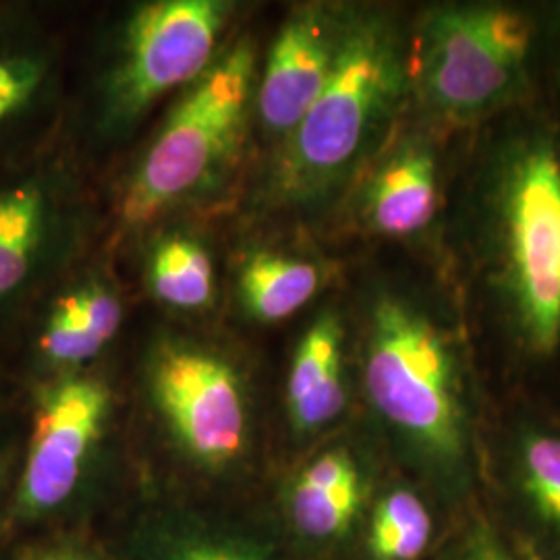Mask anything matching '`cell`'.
Returning a JSON list of instances; mask_svg holds the SVG:
<instances>
[{
  "label": "cell",
  "mask_w": 560,
  "mask_h": 560,
  "mask_svg": "<svg viewBox=\"0 0 560 560\" xmlns=\"http://www.w3.org/2000/svg\"><path fill=\"white\" fill-rule=\"evenodd\" d=\"M65 295L102 349L115 339L122 322V303L113 289L101 280H90Z\"/></svg>",
  "instance_id": "obj_22"
},
{
  "label": "cell",
  "mask_w": 560,
  "mask_h": 560,
  "mask_svg": "<svg viewBox=\"0 0 560 560\" xmlns=\"http://www.w3.org/2000/svg\"><path fill=\"white\" fill-rule=\"evenodd\" d=\"M148 388L180 451L208 469L241 459L249 439L247 399L229 361L189 342H164L148 368Z\"/></svg>",
  "instance_id": "obj_9"
},
{
  "label": "cell",
  "mask_w": 560,
  "mask_h": 560,
  "mask_svg": "<svg viewBox=\"0 0 560 560\" xmlns=\"http://www.w3.org/2000/svg\"><path fill=\"white\" fill-rule=\"evenodd\" d=\"M432 560H527L504 538L481 501L448 523Z\"/></svg>",
  "instance_id": "obj_20"
},
{
  "label": "cell",
  "mask_w": 560,
  "mask_h": 560,
  "mask_svg": "<svg viewBox=\"0 0 560 560\" xmlns=\"http://www.w3.org/2000/svg\"><path fill=\"white\" fill-rule=\"evenodd\" d=\"M59 229V196L44 173L0 177V305L38 279Z\"/></svg>",
  "instance_id": "obj_14"
},
{
  "label": "cell",
  "mask_w": 560,
  "mask_h": 560,
  "mask_svg": "<svg viewBox=\"0 0 560 560\" xmlns=\"http://www.w3.org/2000/svg\"><path fill=\"white\" fill-rule=\"evenodd\" d=\"M544 18V60L557 80L560 92V0L541 4Z\"/></svg>",
  "instance_id": "obj_23"
},
{
  "label": "cell",
  "mask_w": 560,
  "mask_h": 560,
  "mask_svg": "<svg viewBox=\"0 0 560 560\" xmlns=\"http://www.w3.org/2000/svg\"><path fill=\"white\" fill-rule=\"evenodd\" d=\"M254 83L256 52L240 38L185 88L127 180L120 201L125 226H145L219 175L240 148Z\"/></svg>",
  "instance_id": "obj_5"
},
{
  "label": "cell",
  "mask_w": 560,
  "mask_h": 560,
  "mask_svg": "<svg viewBox=\"0 0 560 560\" xmlns=\"http://www.w3.org/2000/svg\"><path fill=\"white\" fill-rule=\"evenodd\" d=\"M108 416L110 390L98 378L65 376L42 390L18 488L21 515H48L73 497Z\"/></svg>",
  "instance_id": "obj_10"
},
{
  "label": "cell",
  "mask_w": 560,
  "mask_h": 560,
  "mask_svg": "<svg viewBox=\"0 0 560 560\" xmlns=\"http://www.w3.org/2000/svg\"><path fill=\"white\" fill-rule=\"evenodd\" d=\"M540 7L441 0L409 20V108L453 138L540 96Z\"/></svg>",
  "instance_id": "obj_4"
},
{
  "label": "cell",
  "mask_w": 560,
  "mask_h": 560,
  "mask_svg": "<svg viewBox=\"0 0 560 560\" xmlns=\"http://www.w3.org/2000/svg\"><path fill=\"white\" fill-rule=\"evenodd\" d=\"M361 395L400 476L446 523L480 502L492 386L460 301L441 268L378 280L360 305Z\"/></svg>",
  "instance_id": "obj_2"
},
{
  "label": "cell",
  "mask_w": 560,
  "mask_h": 560,
  "mask_svg": "<svg viewBox=\"0 0 560 560\" xmlns=\"http://www.w3.org/2000/svg\"><path fill=\"white\" fill-rule=\"evenodd\" d=\"M145 560H284L272 544L222 529H185L162 538Z\"/></svg>",
  "instance_id": "obj_19"
},
{
  "label": "cell",
  "mask_w": 560,
  "mask_h": 560,
  "mask_svg": "<svg viewBox=\"0 0 560 560\" xmlns=\"http://www.w3.org/2000/svg\"><path fill=\"white\" fill-rule=\"evenodd\" d=\"M233 13L222 0H154L129 18L102 92V125L127 129L164 94L189 88L217 59Z\"/></svg>",
  "instance_id": "obj_7"
},
{
  "label": "cell",
  "mask_w": 560,
  "mask_h": 560,
  "mask_svg": "<svg viewBox=\"0 0 560 560\" xmlns=\"http://www.w3.org/2000/svg\"><path fill=\"white\" fill-rule=\"evenodd\" d=\"M351 4L303 2L291 9L264 60L256 108L266 133L282 141L318 101L339 55Z\"/></svg>",
  "instance_id": "obj_11"
},
{
  "label": "cell",
  "mask_w": 560,
  "mask_h": 560,
  "mask_svg": "<svg viewBox=\"0 0 560 560\" xmlns=\"http://www.w3.org/2000/svg\"><path fill=\"white\" fill-rule=\"evenodd\" d=\"M434 264L499 393L560 374V104L540 94L460 138Z\"/></svg>",
  "instance_id": "obj_1"
},
{
  "label": "cell",
  "mask_w": 560,
  "mask_h": 560,
  "mask_svg": "<svg viewBox=\"0 0 560 560\" xmlns=\"http://www.w3.org/2000/svg\"><path fill=\"white\" fill-rule=\"evenodd\" d=\"M347 345L349 326L332 305L320 310L303 330L284 390L295 434H322L347 413L351 402Z\"/></svg>",
  "instance_id": "obj_13"
},
{
  "label": "cell",
  "mask_w": 560,
  "mask_h": 560,
  "mask_svg": "<svg viewBox=\"0 0 560 560\" xmlns=\"http://www.w3.org/2000/svg\"><path fill=\"white\" fill-rule=\"evenodd\" d=\"M459 141L409 108L351 187L355 226L376 240L421 245L436 260Z\"/></svg>",
  "instance_id": "obj_8"
},
{
  "label": "cell",
  "mask_w": 560,
  "mask_h": 560,
  "mask_svg": "<svg viewBox=\"0 0 560 560\" xmlns=\"http://www.w3.org/2000/svg\"><path fill=\"white\" fill-rule=\"evenodd\" d=\"M34 560H92L85 555H81L78 550L71 548H57V550H46L40 552Z\"/></svg>",
  "instance_id": "obj_24"
},
{
  "label": "cell",
  "mask_w": 560,
  "mask_h": 560,
  "mask_svg": "<svg viewBox=\"0 0 560 560\" xmlns=\"http://www.w3.org/2000/svg\"><path fill=\"white\" fill-rule=\"evenodd\" d=\"M550 400V399H548ZM550 402H552V407H555V409H557V411H559L560 413V393H559V400H550Z\"/></svg>",
  "instance_id": "obj_26"
},
{
  "label": "cell",
  "mask_w": 560,
  "mask_h": 560,
  "mask_svg": "<svg viewBox=\"0 0 560 560\" xmlns=\"http://www.w3.org/2000/svg\"><path fill=\"white\" fill-rule=\"evenodd\" d=\"M7 469H9V455H0V488H2V481L7 476Z\"/></svg>",
  "instance_id": "obj_25"
},
{
  "label": "cell",
  "mask_w": 560,
  "mask_h": 560,
  "mask_svg": "<svg viewBox=\"0 0 560 560\" xmlns=\"http://www.w3.org/2000/svg\"><path fill=\"white\" fill-rule=\"evenodd\" d=\"M480 501L527 560H560V413L540 395L494 393Z\"/></svg>",
  "instance_id": "obj_6"
},
{
  "label": "cell",
  "mask_w": 560,
  "mask_h": 560,
  "mask_svg": "<svg viewBox=\"0 0 560 560\" xmlns=\"http://www.w3.org/2000/svg\"><path fill=\"white\" fill-rule=\"evenodd\" d=\"M52 78V59L36 42L0 36V133L18 125Z\"/></svg>",
  "instance_id": "obj_18"
},
{
  "label": "cell",
  "mask_w": 560,
  "mask_h": 560,
  "mask_svg": "<svg viewBox=\"0 0 560 560\" xmlns=\"http://www.w3.org/2000/svg\"><path fill=\"white\" fill-rule=\"evenodd\" d=\"M148 279L154 295L175 310H201L214 298L212 258L198 241L183 235H171L154 247Z\"/></svg>",
  "instance_id": "obj_17"
},
{
  "label": "cell",
  "mask_w": 560,
  "mask_h": 560,
  "mask_svg": "<svg viewBox=\"0 0 560 560\" xmlns=\"http://www.w3.org/2000/svg\"><path fill=\"white\" fill-rule=\"evenodd\" d=\"M374 494L365 457L353 444L335 442L301 467L287 511L301 540L328 548L353 538Z\"/></svg>",
  "instance_id": "obj_12"
},
{
  "label": "cell",
  "mask_w": 560,
  "mask_h": 560,
  "mask_svg": "<svg viewBox=\"0 0 560 560\" xmlns=\"http://www.w3.org/2000/svg\"><path fill=\"white\" fill-rule=\"evenodd\" d=\"M38 349L44 360L59 368H78L85 361L94 360L102 351L101 345L88 332L67 295H60L50 305L42 322Z\"/></svg>",
  "instance_id": "obj_21"
},
{
  "label": "cell",
  "mask_w": 560,
  "mask_h": 560,
  "mask_svg": "<svg viewBox=\"0 0 560 560\" xmlns=\"http://www.w3.org/2000/svg\"><path fill=\"white\" fill-rule=\"evenodd\" d=\"M409 20L395 7L351 4L330 78L280 141L272 194L282 203L316 210L337 200L407 115Z\"/></svg>",
  "instance_id": "obj_3"
},
{
  "label": "cell",
  "mask_w": 560,
  "mask_h": 560,
  "mask_svg": "<svg viewBox=\"0 0 560 560\" xmlns=\"http://www.w3.org/2000/svg\"><path fill=\"white\" fill-rule=\"evenodd\" d=\"M361 529L365 560H432L448 523L418 483L399 476L376 490Z\"/></svg>",
  "instance_id": "obj_15"
},
{
  "label": "cell",
  "mask_w": 560,
  "mask_h": 560,
  "mask_svg": "<svg viewBox=\"0 0 560 560\" xmlns=\"http://www.w3.org/2000/svg\"><path fill=\"white\" fill-rule=\"evenodd\" d=\"M328 280L330 270L316 258L258 252L241 266V301L258 320H287L316 300Z\"/></svg>",
  "instance_id": "obj_16"
}]
</instances>
